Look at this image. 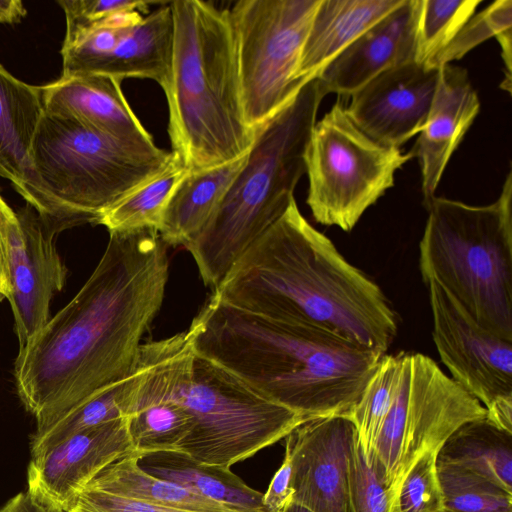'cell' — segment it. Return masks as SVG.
<instances>
[{
  "mask_svg": "<svg viewBox=\"0 0 512 512\" xmlns=\"http://www.w3.org/2000/svg\"><path fill=\"white\" fill-rule=\"evenodd\" d=\"M168 274L167 245L155 229L110 233L83 287L19 348L16 389L36 430L135 371Z\"/></svg>",
  "mask_w": 512,
  "mask_h": 512,
  "instance_id": "6da1fadb",
  "label": "cell"
},
{
  "mask_svg": "<svg viewBox=\"0 0 512 512\" xmlns=\"http://www.w3.org/2000/svg\"><path fill=\"white\" fill-rule=\"evenodd\" d=\"M213 295L240 310L380 353L398 330L381 288L303 217L295 199L238 258Z\"/></svg>",
  "mask_w": 512,
  "mask_h": 512,
  "instance_id": "7a4b0ae2",
  "label": "cell"
},
{
  "mask_svg": "<svg viewBox=\"0 0 512 512\" xmlns=\"http://www.w3.org/2000/svg\"><path fill=\"white\" fill-rule=\"evenodd\" d=\"M187 332L196 353L306 420L349 416L385 354L240 310L213 294Z\"/></svg>",
  "mask_w": 512,
  "mask_h": 512,
  "instance_id": "3957f363",
  "label": "cell"
},
{
  "mask_svg": "<svg viewBox=\"0 0 512 512\" xmlns=\"http://www.w3.org/2000/svg\"><path fill=\"white\" fill-rule=\"evenodd\" d=\"M173 53L163 88L172 153L187 171L216 167L250 150L229 9L200 0L170 3Z\"/></svg>",
  "mask_w": 512,
  "mask_h": 512,
  "instance_id": "277c9868",
  "label": "cell"
},
{
  "mask_svg": "<svg viewBox=\"0 0 512 512\" xmlns=\"http://www.w3.org/2000/svg\"><path fill=\"white\" fill-rule=\"evenodd\" d=\"M137 367L146 384L190 415L176 450L201 463L230 468L308 421L196 353L187 331L142 344Z\"/></svg>",
  "mask_w": 512,
  "mask_h": 512,
  "instance_id": "5b68a950",
  "label": "cell"
},
{
  "mask_svg": "<svg viewBox=\"0 0 512 512\" xmlns=\"http://www.w3.org/2000/svg\"><path fill=\"white\" fill-rule=\"evenodd\" d=\"M325 97L319 81L297 94L255 128L245 163L202 230L184 247L213 290L233 264L287 210L306 173L305 156Z\"/></svg>",
  "mask_w": 512,
  "mask_h": 512,
  "instance_id": "8992f818",
  "label": "cell"
},
{
  "mask_svg": "<svg viewBox=\"0 0 512 512\" xmlns=\"http://www.w3.org/2000/svg\"><path fill=\"white\" fill-rule=\"evenodd\" d=\"M175 155L155 144L123 140L44 112L30 153L38 212L93 223L131 191L165 171Z\"/></svg>",
  "mask_w": 512,
  "mask_h": 512,
  "instance_id": "52a82bcc",
  "label": "cell"
},
{
  "mask_svg": "<svg viewBox=\"0 0 512 512\" xmlns=\"http://www.w3.org/2000/svg\"><path fill=\"white\" fill-rule=\"evenodd\" d=\"M426 209L423 281H435L479 326L512 341L511 171L489 205L434 196Z\"/></svg>",
  "mask_w": 512,
  "mask_h": 512,
  "instance_id": "ba28073f",
  "label": "cell"
},
{
  "mask_svg": "<svg viewBox=\"0 0 512 512\" xmlns=\"http://www.w3.org/2000/svg\"><path fill=\"white\" fill-rule=\"evenodd\" d=\"M398 354L397 384L371 463L386 488L390 512H400L401 485L419 458L438 454L462 424L486 417L485 407L430 357Z\"/></svg>",
  "mask_w": 512,
  "mask_h": 512,
  "instance_id": "9c48e42d",
  "label": "cell"
},
{
  "mask_svg": "<svg viewBox=\"0 0 512 512\" xmlns=\"http://www.w3.org/2000/svg\"><path fill=\"white\" fill-rule=\"evenodd\" d=\"M413 157L412 151L403 153L367 136L336 101L315 123L305 156L307 204L314 219L351 231Z\"/></svg>",
  "mask_w": 512,
  "mask_h": 512,
  "instance_id": "30bf717a",
  "label": "cell"
},
{
  "mask_svg": "<svg viewBox=\"0 0 512 512\" xmlns=\"http://www.w3.org/2000/svg\"><path fill=\"white\" fill-rule=\"evenodd\" d=\"M319 2L240 0L229 9L242 105L252 129L272 117L305 84L297 71Z\"/></svg>",
  "mask_w": 512,
  "mask_h": 512,
  "instance_id": "8fae6325",
  "label": "cell"
},
{
  "mask_svg": "<svg viewBox=\"0 0 512 512\" xmlns=\"http://www.w3.org/2000/svg\"><path fill=\"white\" fill-rule=\"evenodd\" d=\"M433 340L452 379L486 410L512 403V341L481 326L435 281L425 283Z\"/></svg>",
  "mask_w": 512,
  "mask_h": 512,
  "instance_id": "7c38bea8",
  "label": "cell"
},
{
  "mask_svg": "<svg viewBox=\"0 0 512 512\" xmlns=\"http://www.w3.org/2000/svg\"><path fill=\"white\" fill-rule=\"evenodd\" d=\"M19 228L11 241V304L19 347L48 322L53 295L62 290L67 269L56 249L57 235L73 222L38 212L31 205L17 212Z\"/></svg>",
  "mask_w": 512,
  "mask_h": 512,
  "instance_id": "4fadbf2b",
  "label": "cell"
},
{
  "mask_svg": "<svg viewBox=\"0 0 512 512\" xmlns=\"http://www.w3.org/2000/svg\"><path fill=\"white\" fill-rule=\"evenodd\" d=\"M292 501L312 512H353L349 457L357 440L347 415L315 418L286 437Z\"/></svg>",
  "mask_w": 512,
  "mask_h": 512,
  "instance_id": "5bb4252c",
  "label": "cell"
},
{
  "mask_svg": "<svg viewBox=\"0 0 512 512\" xmlns=\"http://www.w3.org/2000/svg\"><path fill=\"white\" fill-rule=\"evenodd\" d=\"M132 453L126 417L76 432L32 456L27 492L48 512H66L103 468Z\"/></svg>",
  "mask_w": 512,
  "mask_h": 512,
  "instance_id": "9a60e30c",
  "label": "cell"
},
{
  "mask_svg": "<svg viewBox=\"0 0 512 512\" xmlns=\"http://www.w3.org/2000/svg\"><path fill=\"white\" fill-rule=\"evenodd\" d=\"M439 75L440 67L415 61L389 68L350 95L346 113L367 136L400 149L423 130Z\"/></svg>",
  "mask_w": 512,
  "mask_h": 512,
  "instance_id": "2e32d148",
  "label": "cell"
},
{
  "mask_svg": "<svg viewBox=\"0 0 512 512\" xmlns=\"http://www.w3.org/2000/svg\"><path fill=\"white\" fill-rule=\"evenodd\" d=\"M420 0H404L331 60L316 77L325 96H350L383 71L415 61Z\"/></svg>",
  "mask_w": 512,
  "mask_h": 512,
  "instance_id": "e0dca14e",
  "label": "cell"
},
{
  "mask_svg": "<svg viewBox=\"0 0 512 512\" xmlns=\"http://www.w3.org/2000/svg\"><path fill=\"white\" fill-rule=\"evenodd\" d=\"M479 109L480 101L466 70L451 64L441 66L426 124L411 150L420 166L425 207L435 196L452 154Z\"/></svg>",
  "mask_w": 512,
  "mask_h": 512,
  "instance_id": "ac0fdd59",
  "label": "cell"
},
{
  "mask_svg": "<svg viewBox=\"0 0 512 512\" xmlns=\"http://www.w3.org/2000/svg\"><path fill=\"white\" fill-rule=\"evenodd\" d=\"M121 81L105 75L60 77L41 86L44 112L123 140L154 144L130 108Z\"/></svg>",
  "mask_w": 512,
  "mask_h": 512,
  "instance_id": "d6986e66",
  "label": "cell"
},
{
  "mask_svg": "<svg viewBox=\"0 0 512 512\" xmlns=\"http://www.w3.org/2000/svg\"><path fill=\"white\" fill-rule=\"evenodd\" d=\"M404 0H320L302 48L297 78L306 83Z\"/></svg>",
  "mask_w": 512,
  "mask_h": 512,
  "instance_id": "ffe728a7",
  "label": "cell"
},
{
  "mask_svg": "<svg viewBox=\"0 0 512 512\" xmlns=\"http://www.w3.org/2000/svg\"><path fill=\"white\" fill-rule=\"evenodd\" d=\"M44 114L41 86L27 84L0 64V177L32 201L30 153Z\"/></svg>",
  "mask_w": 512,
  "mask_h": 512,
  "instance_id": "44dd1931",
  "label": "cell"
},
{
  "mask_svg": "<svg viewBox=\"0 0 512 512\" xmlns=\"http://www.w3.org/2000/svg\"><path fill=\"white\" fill-rule=\"evenodd\" d=\"M247 154L216 167L185 173L173 190L157 229L166 245L185 246L202 230L243 167Z\"/></svg>",
  "mask_w": 512,
  "mask_h": 512,
  "instance_id": "7402d4cb",
  "label": "cell"
},
{
  "mask_svg": "<svg viewBox=\"0 0 512 512\" xmlns=\"http://www.w3.org/2000/svg\"><path fill=\"white\" fill-rule=\"evenodd\" d=\"M173 38L169 4L133 25L89 75H105L120 81L129 77L151 79L163 89L171 67Z\"/></svg>",
  "mask_w": 512,
  "mask_h": 512,
  "instance_id": "603a6c76",
  "label": "cell"
},
{
  "mask_svg": "<svg viewBox=\"0 0 512 512\" xmlns=\"http://www.w3.org/2000/svg\"><path fill=\"white\" fill-rule=\"evenodd\" d=\"M146 473L240 512H266L263 493L249 487L230 468L201 463L178 450L136 454Z\"/></svg>",
  "mask_w": 512,
  "mask_h": 512,
  "instance_id": "cb8c5ba5",
  "label": "cell"
},
{
  "mask_svg": "<svg viewBox=\"0 0 512 512\" xmlns=\"http://www.w3.org/2000/svg\"><path fill=\"white\" fill-rule=\"evenodd\" d=\"M437 463L468 469L512 494V434L486 417L457 428L440 448Z\"/></svg>",
  "mask_w": 512,
  "mask_h": 512,
  "instance_id": "d4e9b609",
  "label": "cell"
},
{
  "mask_svg": "<svg viewBox=\"0 0 512 512\" xmlns=\"http://www.w3.org/2000/svg\"><path fill=\"white\" fill-rule=\"evenodd\" d=\"M86 486L140 501L193 512H240L143 471L135 453L103 468Z\"/></svg>",
  "mask_w": 512,
  "mask_h": 512,
  "instance_id": "484cf974",
  "label": "cell"
},
{
  "mask_svg": "<svg viewBox=\"0 0 512 512\" xmlns=\"http://www.w3.org/2000/svg\"><path fill=\"white\" fill-rule=\"evenodd\" d=\"M138 375L126 417L134 453L176 450L191 430L190 415L174 399L146 384L139 372Z\"/></svg>",
  "mask_w": 512,
  "mask_h": 512,
  "instance_id": "4316f807",
  "label": "cell"
},
{
  "mask_svg": "<svg viewBox=\"0 0 512 512\" xmlns=\"http://www.w3.org/2000/svg\"><path fill=\"white\" fill-rule=\"evenodd\" d=\"M137 369L128 377L98 391L31 437V456L66 437L104 423L125 418L137 389Z\"/></svg>",
  "mask_w": 512,
  "mask_h": 512,
  "instance_id": "83f0119b",
  "label": "cell"
},
{
  "mask_svg": "<svg viewBox=\"0 0 512 512\" xmlns=\"http://www.w3.org/2000/svg\"><path fill=\"white\" fill-rule=\"evenodd\" d=\"M187 170L175 156L173 163L162 173L146 181L97 219L109 233L142 229L157 231L170 196Z\"/></svg>",
  "mask_w": 512,
  "mask_h": 512,
  "instance_id": "f1b7e54d",
  "label": "cell"
},
{
  "mask_svg": "<svg viewBox=\"0 0 512 512\" xmlns=\"http://www.w3.org/2000/svg\"><path fill=\"white\" fill-rule=\"evenodd\" d=\"M399 372V354H384L360 400L349 414L362 453L371 466L383 422L391 405Z\"/></svg>",
  "mask_w": 512,
  "mask_h": 512,
  "instance_id": "f546056e",
  "label": "cell"
},
{
  "mask_svg": "<svg viewBox=\"0 0 512 512\" xmlns=\"http://www.w3.org/2000/svg\"><path fill=\"white\" fill-rule=\"evenodd\" d=\"M481 0H420L415 62L427 67L474 15Z\"/></svg>",
  "mask_w": 512,
  "mask_h": 512,
  "instance_id": "4dcf8cb0",
  "label": "cell"
},
{
  "mask_svg": "<svg viewBox=\"0 0 512 512\" xmlns=\"http://www.w3.org/2000/svg\"><path fill=\"white\" fill-rule=\"evenodd\" d=\"M445 512H512V494L456 465L437 463Z\"/></svg>",
  "mask_w": 512,
  "mask_h": 512,
  "instance_id": "1f68e13d",
  "label": "cell"
},
{
  "mask_svg": "<svg viewBox=\"0 0 512 512\" xmlns=\"http://www.w3.org/2000/svg\"><path fill=\"white\" fill-rule=\"evenodd\" d=\"M512 30V1L493 2L469 21L435 59L433 66L441 67L462 58L467 52L491 37Z\"/></svg>",
  "mask_w": 512,
  "mask_h": 512,
  "instance_id": "d6a6232c",
  "label": "cell"
},
{
  "mask_svg": "<svg viewBox=\"0 0 512 512\" xmlns=\"http://www.w3.org/2000/svg\"><path fill=\"white\" fill-rule=\"evenodd\" d=\"M400 512H444L437 474V454L426 453L405 476L399 494Z\"/></svg>",
  "mask_w": 512,
  "mask_h": 512,
  "instance_id": "836d02e7",
  "label": "cell"
},
{
  "mask_svg": "<svg viewBox=\"0 0 512 512\" xmlns=\"http://www.w3.org/2000/svg\"><path fill=\"white\" fill-rule=\"evenodd\" d=\"M353 512H390L384 484L365 459L358 440L349 457Z\"/></svg>",
  "mask_w": 512,
  "mask_h": 512,
  "instance_id": "e575fe53",
  "label": "cell"
},
{
  "mask_svg": "<svg viewBox=\"0 0 512 512\" xmlns=\"http://www.w3.org/2000/svg\"><path fill=\"white\" fill-rule=\"evenodd\" d=\"M58 4L64 11L66 33L69 39L81 30L114 14L129 11L146 12L148 3L129 0H61Z\"/></svg>",
  "mask_w": 512,
  "mask_h": 512,
  "instance_id": "d590c367",
  "label": "cell"
},
{
  "mask_svg": "<svg viewBox=\"0 0 512 512\" xmlns=\"http://www.w3.org/2000/svg\"><path fill=\"white\" fill-rule=\"evenodd\" d=\"M66 512H193L122 497L85 486Z\"/></svg>",
  "mask_w": 512,
  "mask_h": 512,
  "instance_id": "8d00e7d4",
  "label": "cell"
},
{
  "mask_svg": "<svg viewBox=\"0 0 512 512\" xmlns=\"http://www.w3.org/2000/svg\"><path fill=\"white\" fill-rule=\"evenodd\" d=\"M19 228L17 213L0 195V290L5 298L10 292V248L14 233Z\"/></svg>",
  "mask_w": 512,
  "mask_h": 512,
  "instance_id": "74e56055",
  "label": "cell"
},
{
  "mask_svg": "<svg viewBox=\"0 0 512 512\" xmlns=\"http://www.w3.org/2000/svg\"><path fill=\"white\" fill-rule=\"evenodd\" d=\"M291 474L290 456L285 451L280 468L274 474L267 491L263 494L262 503L266 512H283L292 501Z\"/></svg>",
  "mask_w": 512,
  "mask_h": 512,
  "instance_id": "f35d334b",
  "label": "cell"
},
{
  "mask_svg": "<svg viewBox=\"0 0 512 512\" xmlns=\"http://www.w3.org/2000/svg\"><path fill=\"white\" fill-rule=\"evenodd\" d=\"M0 512H48L27 491L20 492L9 499Z\"/></svg>",
  "mask_w": 512,
  "mask_h": 512,
  "instance_id": "ab89813d",
  "label": "cell"
},
{
  "mask_svg": "<svg viewBox=\"0 0 512 512\" xmlns=\"http://www.w3.org/2000/svg\"><path fill=\"white\" fill-rule=\"evenodd\" d=\"M26 15V9L21 1L0 0V23H15Z\"/></svg>",
  "mask_w": 512,
  "mask_h": 512,
  "instance_id": "60d3db41",
  "label": "cell"
},
{
  "mask_svg": "<svg viewBox=\"0 0 512 512\" xmlns=\"http://www.w3.org/2000/svg\"><path fill=\"white\" fill-rule=\"evenodd\" d=\"M283 512H312L306 507L291 501L283 510Z\"/></svg>",
  "mask_w": 512,
  "mask_h": 512,
  "instance_id": "b9f144b4",
  "label": "cell"
},
{
  "mask_svg": "<svg viewBox=\"0 0 512 512\" xmlns=\"http://www.w3.org/2000/svg\"><path fill=\"white\" fill-rule=\"evenodd\" d=\"M4 298H5V296H4V294L2 293V291L0 290V301H2Z\"/></svg>",
  "mask_w": 512,
  "mask_h": 512,
  "instance_id": "7bdbcfd3",
  "label": "cell"
},
{
  "mask_svg": "<svg viewBox=\"0 0 512 512\" xmlns=\"http://www.w3.org/2000/svg\"><path fill=\"white\" fill-rule=\"evenodd\" d=\"M445 512V511H444Z\"/></svg>",
  "mask_w": 512,
  "mask_h": 512,
  "instance_id": "ee69618b",
  "label": "cell"
}]
</instances>
